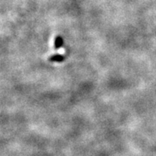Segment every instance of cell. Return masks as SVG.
Returning <instances> with one entry per match:
<instances>
[{"mask_svg":"<svg viewBox=\"0 0 156 156\" xmlns=\"http://www.w3.org/2000/svg\"><path fill=\"white\" fill-rule=\"evenodd\" d=\"M64 59H65V56L61 54H54L48 58V60L53 63H62Z\"/></svg>","mask_w":156,"mask_h":156,"instance_id":"6da1fadb","label":"cell"},{"mask_svg":"<svg viewBox=\"0 0 156 156\" xmlns=\"http://www.w3.org/2000/svg\"><path fill=\"white\" fill-rule=\"evenodd\" d=\"M63 43H64V41H63V37L61 36H57L54 40V48L55 49H59V48L63 47Z\"/></svg>","mask_w":156,"mask_h":156,"instance_id":"7a4b0ae2","label":"cell"}]
</instances>
